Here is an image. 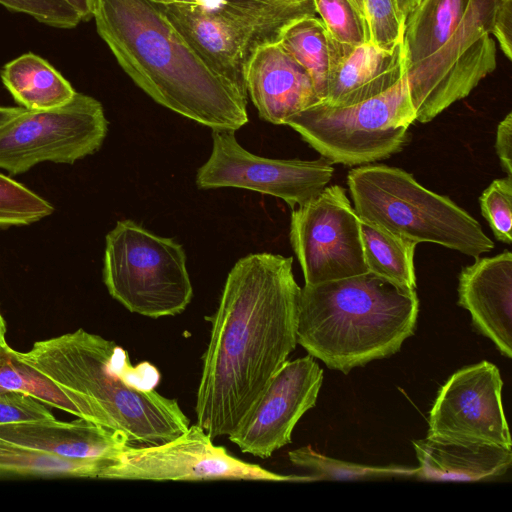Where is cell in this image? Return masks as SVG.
I'll list each match as a JSON object with an SVG mask.
<instances>
[{
    "label": "cell",
    "mask_w": 512,
    "mask_h": 512,
    "mask_svg": "<svg viewBox=\"0 0 512 512\" xmlns=\"http://www.w3.org/2000/svg\"><path fill=\"white\" fill-rule=\"evenodd\" d=\"M19 357L60 387L82 396L96 423L124 434L130 445H154L190 425L176 399L156 391L158 369L133 365L115 342L84 329L37 341Z\"/></svg>",
    "instance_id": "3957f363"
},
{
    "label": "cell",
    "mask_w": 512,
    "mask_h": 512,
    "mask_svg": "<svg viewBox=\"0 0 512 512\" xmlns=\"http://www.w3.org/2000/svg\"><path fill=\"white\" fill-rule=\"evenodd\" d=\"M369 41L382 49L403 42L405 20L395 0H363Z\"/></svg>",
    "instance_id": "f546056e"
},
{
    "label": "cell",
    "mask_w": 512,
    "mask_h": 512,
    "mask_svg": "<svg viewBox=\"0 0 512 512\" xmlns=\"http://www.w3.org/2000/svg\"><path fill=\"white\" fill-rule=\"evenodd\" d=\"M0 393L23 394L49 407L96 423L92 408L82 396L60 387L26 363L7 342L0 345Z\"/></svg>",
    "instance_id": "7402d4cb"
},
{
    "label": "cell",
    "mask_w": 512,
    "mask_h": 512,
    "mask_svg": "<svg viewBox=\"0 0 512 512\" xmlns=\"http://www.w3.org/2000/svg\"><path fill=\"white\" fill-rule=\"evenodd\" d=\"M212 152L198 169L201 189L234 187L268 194L292 209L316 197L330 182L333 163L316 160L270 159L244 149L233 130H212Z\"/></svg>",
    "instance_id": "4fadbf2b"
},
{
    "label": "cell",
    "mask_w": 512,
    "mask_h": 512,
    "mask_svg": "<svg viewBox=\"0 0 512 512\" xmlns=\"http://www.w3.org/2000/svg\"><path fill=\"white\" fill-rule=\"evenodd\" d=\"M351 2L358 9V11L365 17L363 0H351Z\"/></svg>",
    "instance_id": "ab89813d"
},
{
    "label": "cell",
    "mask_w": 512,
    "mask_h": 512,
    "mask_svg": "<svg viewBox=\"0 0 512 512\" xmlns=\"http://www.w3.org/2000/svg\"><path fill=\"white\" fill-rule=\"evenodd\" d=\"M502 388L500 371L491 362L459 369L437 393L428 414L426 437L512 448Z\"/></svg>",
    "instance_id": "5bb4252c"
},
{
    "label": "cell",
    "mask_w": 512,
    "mask_h": 512,
    "mask_svg": "<svg viewBox=\"0 0 512 512\" xmlns=\"http://www.w3.org/2000/svg\"><path fill=\"white\" fill-rule=\"evenodd\" d=\"M278 43L308 72L321 100L330 64V35L321 19L295 20L282 31Z\"/></svg>",
    "instance_id": "d4e9b609"
},
{
    "label": "cell",
    "mask_w": 512,
    "mask_h": 512,
    "mask_svg": "<svg viewBox=\"0 0 512 512\" xmlns=\"http://www.w3.org/2000/svg\"><path fill=\"white\" fill-rule=\"evenodd\" d=\"M360 219L364 259L369 273L406 290H416L417 243Z\"/></svg>",
    "instance_id": "cb8c5ba5"
},
{
    "label": "cell",
    "mask_w": 512,
    "mask_h": 512,
    "mask_svg": "<svg viewBox=\"0 0 512 512\" xmlns=\"http://www.w3.org/2000/svg\"><path fill=\"white\" fill-rule=\"evenodd\" d=\"M80 16L81 21L93 18L96 0H64Z\"/></svg>",
    "instance_id": "e575fe53"
},
{
    "label": "cell",
    "mask_w": 512,
    "mask_h": 512,
    "mask_svg": "<svg viewBox=\"0 0 512 512\" xmlns=\"http://www.w3.org/2000/svg\"><path fill=\"white\" fill-rule=\"evenodd\" d=\"M415 120L405 75L381 95L347 106L319 101L288 118L284 125L332 163L354 166L400 152Z\"/></svg>",
    "instance_id": "ba28073f"
},
{
    "label": "cell",
    "mask_w": 512,
    "mask_h": 512,
    "mask_svg": "<svg viewBox=\"0 0 512 512\" xmlns=\"http://www.w3.org/2000/svg\"><path fill=\"white\" fill-rule=\"evenodd\" d=\"M54 211L45 199L0 173V228L28 225Z\"/></svg>",
    "instance_id": "4316f807"
},
{
    "label": "cell",
    "mask_w": 512,
    "mask_h": 512,
    "mask_svg": "<svg viewBox=\"0 0 512 512\" xmlns=\"http://www.w3.org/2000/svg\"><path fill=\"white\" fill-rule=\"evenodd\" d=\"M493 35L504 55L512 59V0H498L492 20Z\"/></svg>",
    "instance_id": "d6a6232c"
},
{
    "label": "cell",
    "mask_w": 512,
    "mask_h": 512,
    "mask_svg": "<svg viewBox=\"0 0 512 512\" xmlns=\"http://www.w3.org/2000/svg\"><path fill=\"white\" fill-rule=\"evenodd\" d=\"M322 382L323 370L311 355L287 360L229 440L243 453L269 458L291 443L294 427L315 406Z\"/></svg>",
    "instance_id": "9a60e30c"
},
{
    "label": "cell",
    "mask_w": 512,
    "mask_h": 512,
    "mask_svg": "<svg viewBox=\"0 0 512 512\" xmlns=\"http://www.w3.org/2000/svg\"><path fill=\"white\" fill-rule=\"evenodd\" d=\"M113 460L64 459L0 437V479H103Z\"/></svg>",
    "instance_id": "603a6c76"
},
{
    "label": "cell",
    "mask_w": 512,
    "mask_h": 512,
    "mask_svg": "<svg viewBox=\"0 0 512 512\" xmlns=\"http://www.w3.org/2000/svg\"><path fill=\"white\" fill-rule=\"evenodd\" d=\"M313 3L333 39L349 45L369 41L366 19L351 0H313Z\"/></svg>",
    "instance_id": "83f0119b"
},
{
    "label": "cell",
    "mask_w": 512,
    "mask_h": 512,
    "mask_svg": "<svg viewBox=\"0 0 512 512\" xmlns=\"http://www.w3.org/2000/svg\"><path fill=\"white\" fill-rule=\"evenodd\" d=\"M246 90L259 116L275 125L320 101L308 72L278 42L255 51Z\"/></svg>",
    "instance_id": "ac0fdd59"
},
{
    "label": "cell",
    "mask_w": 512,
    "mask_h": 512,
    "mask_svg": "<svg viewBox=\"0 0 512 512\" xmlns=\"http://www.w3.org/2000/svg\"><path fill=\"white\" fill-rule=\"evenodd\" d=\"M495 148L503 171L512 177V112L497 126Z\"/></svg>",
    "instance_id": "836d02e7"
},
{
    "label": "cell",
    "mask_w": 512,
    "mask_h": 512,
    "mask_svg": "<svg viewBox=\"0 0 512 512\" xmlns=\"http://www.w3.org/2000/svg\"><path fill=\"white\" fill-rule=\"evenodd\" d=\"M0 437L69 460H113L128 438L89 420H41L0 425Z\"/></svg>",
    "instance_id": "d6986e66"
},
{
    "label": "cell",
    "mask_w": 512,
    "mask_h": 512,
    "mask_svg": "<svg viewBox=\"0 0 512 512\" xmlns=\"http://www.w3.org/2000/svg\"><path fill=\"white\" fill-rule=\"evenodd\" d=\"M458 305L466 309L474 328L499 352L512 357V253L477 257L458 277Z\"/></svg>",
    "instance_id": "e0dca14e"
},
{
    "label": "cell",
    "mask_w": 512,
    "mask_h": 512,
    "mask_svg": "<svg viewBox=\"0 0 512 512\" xmlns=\"http://www.w3.org/2000/svg\"><path fill=\"white\" fill-rule=\"evenodd\" d=\"M97 32L158 104L212 130L248 122L247 98L214 72L151 0H96Z\"/></svg>",
    "instance_id": "7a4b0ae2"
},
{
    "label": "cell",
    "mask_w": 512,
    "mask_h": 512,
    "mask_svg": "<svg viewBox=\"0 0 512 512\" xmlns=\"http://www.w3.org/2000/svg\"><path fill=\"white\" fill-rule=\"evenodd\" d=\"M0 4L55 28L71 29L81 22L78 13L64 0H0Z\"/></svg>",
    "instance_id": "4dcf8cb0"
},
{
    "label": "cell",
    "mask_w": 512,
    "mask_h": 512,
    "mask_svg": "<svg viewBox=\"0 0 512 512\" xmlns=\"http://www.w3.org/2000/svg\"><path fill=\"white\" fill-rule=\"evenodd\" d=\"M289 235L305 285L368 273L360 219L340 185L292 209Z\"/></svg>",
    "instance_id": "7c38bea8"
},
{
    "label": "cell",
    "mask_w": 512,
    "mask_h": 512,
    "mask_svg": "<svg viewBox=\"0 0 512 512\" xmlns=\"http://www.w3.org/2000/svg\"><path fill=\"white\" fill-rule=\"evenodd\" d=\"M481 213L495 238L512 242V177L493 180L479 197Z\"/></svg>",
    "instance_id": "f1b7e54d"
},
{
    "label": "cell",
    "mask_w": 512,
    "mask_h": 512,
    "mask_svg": "<svg viewBox=\"0 0 512 512\" xmlns=\"http://www.w3.org/2000/svg\"><path fill=\"white\" fill-rule=\"evenodd\" d=\"M420 466L415 478L426 481L475 482L504 475L512 449L478 442L424 438L412 441Z\"/></svg>",
    "instance_id": "ffe728a7"
},
{
    "label": "cell",
    "mask_w": 512,
    "mask_h": 512,
    "mask_svg": "<svg viewBox=\"0 0 512 512\" xmlns=\"http://www.w3.org/2000/svg\"><path fill=\"white\" fill-rule=\"evenodd\" d=\"M107 132L102 104L82 93L58 108L25 109L0 127V169L18 175L46 161L73 164L98 151Z\"/></svg>",
    "instance_id": "30bf717a"
},
{
    "label": "cell",
    "mask_w": 512,
    "mask_h": 512,
    "mask_svg": "<svg viewBox=\"0 0 512 512\" xmlns=\"http://www.w3.org/2000/svg\"><path fill=\"white\" fill-rule=\"evenodd\" d=\"M419 299L366 273L300 289L297 344L329 369L356 367L397 353L416 329Z\"/></svg>",
    "instance_id": "277c9868"
},
{
    "label": "cell",
    "mask_w": 512,
    "mask_h": 512,
    "mask_svg": "<svg viewBox=\"0 0 512 512\" xmlns=\"http://www.w3.org/2000/svg\"><path fill=\"white\" fill-rule=\"evenodd\" d=\"M292 257L254 253L230 270L211 317L196 394L197 424L214 440L243 421L297 345L300 287Z\"/></svg>",
    "instance_id": "6da1fadb"
},
{
    "label": "cell",
    "mask_w": 512,
    "mask_h": 512,
    "mask_svg": "<svg viewBox=\"0 0 512 512\" xmlns=\"http://www.w3.org/2000/svg\"><path fill=\"white\" fill-rule=\"evenodd\" d=\"M6 343V324L0 312V345Z\"/></svg>",
    "instance_id": "f35d334b"
},
{
    "label": "cell",
    "mask_w": 512,
    "mask_h": 512,
    "mask_svg": "<svg viewBox=\"0 0 512 512\" xmlns=\"http://www.w3.org/2000/svg\"><path fill=\"white\" fill-rule=\"evenodd\" d=\"M397 7L406 22L410 13L420 4L422 0H395Z\"/></svg>",
    "instance_id": "74e56055"
},
{
    "label": "cell",
    "mask_w": 512,
    "mask_h": 512,
    "mask_svg": "<svg viewBox=\"0 0 512 512\" xmlns=\"http://www.w3.org/2000/svg\"><path fill=\"white\" fill-rule=\"evenodd\" d=\"M103 281L127 310L154 319L181 314L193 297L182 245L131 220L106 236Z\"/></svg>",
    "instance_id": "9c48e42d"
},
{
    "label": "cell",
    "mask_w": 512,
    "mask_h": 512,
    "mask_svg": "<svg viewBox=\"0 0 512 512\" xmlns=\"http://www.w3.org/2000/svg\"><path fill=\"white\" fill-rule=\"evenodd\" d=\"M406 75L403 42L382 49L367 41L360 45L330 36V64L320 101L334 106L356 104L391 89Z\"/></svg>",
    "instance_id": "2e32d148"
},
{
    "label": "cell",
    "mask_w": 512,
    "mask_h": 512,
    "mask_svg": "<svg viewBox=\"0 0 512 512\" xmlns=\"http://www.w3.org/2000/svg\"><path fill=\"white\" fill-rule=\"evenodd\" d=\"M498 0H470L466 10L435 23L415 50L417 64L406 72L416 120L427 123L466 98L496 68L491 35Z\"/></svg>",
    "instance_id": "8992f818"
},
{
    "label": "cell",
    "mask_w": 512,
    "mask_h": 512,
    "mask_svg": "<svg viewBox=\"0 0 512 512\" xmlns=\"http://www.w3.org/2000/svg\"><path fill=\"white\" fill-rule=\"evenodd\" d=\"M156 4L161 5H171V4H179V5H195V6H215L221 3L224 0H151Z\"/></svg>",
    "instance_id": "d590c367"
},
{
    "label": "cell",
    "mask_w": 512,
    "mask_h": 512,
    "mask_svg": "<svg viewBox=\"0 0 512 512\" xmlns=\"http://www.w3.org/2000/svg\"><path fill=\"white\" fill-rule=\"evenodd\" d=\"M55 419L46 404L19 393H0V425Z\"/></svg>",
    "instance_id": "1f68e13d"
},
{
    "label": "cell",
    "mask_w": 512,
    "mask_h": 512,
    "mask_svg": "<svg viewBox=\"0 0 512 512\" xmlns=\"http://www.w3.org/2000/svg\"><path fill=\"white\" fill-rule=\"evenodd\" d=\"M288 458L292 465L306 472L312 481L415 477L418 471V467L369 466L343 461L318 453L310 446L289 451Z\"/></svg>",
    "instance_id": "484cf974"
},
{
    "label": "cell",
    "mask_w": 512,
    "mask_h": 512,
    "mask_svg": "<svg viewBox=\"0 0 512 512\" xmlns=\"http://www.w3.org/2000/svg\"><path fill=\"white\" fill-rule=\"evenodd\" d=\"M2 82L15 101L30 111H44L67 104L76 94L71 84L47 61L26 53L7 63Z\"/></svg>",
    "instance_id": "44dd1931"
},
{
    "label": "cell",
    "mask_w": 512,
    "mask_h": 512,
    "mask_svg": "<svg viewBox=\"0 0 512 512\" xmlns=\"http://www.w3.org/2000/svg\"><path fill=\"white\" fill-rule=\"evenodd\" d=\"M157 6L206 64L246 98V70L255 51L278 42L282 31L295 20L317 14L313 0Z\"/></svg>",
    "instance_id": "52a82bcc"
},
{
    "label": "cell",
    "mask_w": 512,
    "mask_h": 512,
    "mask_svg": "<svg viewBox=\"0 0 512 512\" xmlns=\"http://www.w3.org/2000/svg\"><path fill=\"white\" fill-rule=\"evenodd\" d=\"M103 479L148 481L252 480L307 482V475H283L248 463L213 443L197 423L154 445H127L106 468Z\"/></svg>",
    "instance_id": "8fae6325"
},
{
    "label": "cell",
    "mask_w": 512,
    "mask_h": 512,
    "mask_svg": "<svg viewBox=\"0 0 512 512\" xmlns=\"http://www.w3.org/2000/svg\"><path fill=\"white\" fill-rule=\"evenodd\" d=\"M359 218L417 244L429 242L477 258L494 242L480 223L449 197L419 184L412 174L383 164H365L347 174Z\"/></svg>",
    "instance_id": "5b68a950"
},
{
    "label": "cell",
    "mask_w": 512,
    "mask_h": 512,
    "mask_svg": "<svg viewBox=\"0 0 512 512\" xmlns=\"http://www.w3.org/2000/svg\"><path fill=\"white\" fill-rule=\"evenodd\" d=\"M25 108L23 107H4L0 106V127L5 123L21 114Z\"/></svg>",
    "instance_id": "8d00e7d4"
}]
</instances>
